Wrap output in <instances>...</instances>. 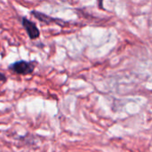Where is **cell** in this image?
Instances as JSON below:
<instances>
[{
  "label": "cell",
  "instance_id": "obj_1",
  "mask_svg": "<svg viewBox=\"0 0 152 152\" xmlns=\"http://www.w3.org/2000/svg\"><path fill=\"white\" fill-rule=\"evenodd\" d=\"M36 66H37V61H27L21 60V61H18L12 63L9 66V69L18 75L26 76V75H29L33 73Z\"/></svg>",
  "mask_w": 152,
  "mask_h": 152
},
{
  "label": "cell",
  "instance_id": "obj_2",
  "mask_svg": "<svg viewBox=\"0 0 152 152\" xmlns=\"http://www.w3.org/2000/svg\"><path fill=\"white\" fill-rule=\"evenodd\" d=\"M21 24H22L25 31L27 32V34L30 39L33 40V39H37L39 37L40 31H39V29L37 27L35 22L31 21L30 20H28L25 17H22L21 18Z\"/></svg>",
  "mask_w": 152,
  "mask_h": 152
},
{
  "label": "cell",
  "instance_id": "obj_3",
  "mask_svg": "<svg viewBox=\"0 0 152 152\" xmlns=\"http://www.w3.org/2000/svg\"><path fill=\"white\" fill-rule=\"evenodd\" d=\"M31 14L35 18H37L38 20H40L41 22H44V23H46V24L55 23V24H58L60 26H63L65 24V22L62 20L53 18V17H51L49 15H46L45 13H43V12H37V11H32Z\"/></svg>",
  "mask_w": 152,
  "mask_h": 152
},
{
  "label": "cell",
  "instance_id": "obj_4",
  "mask_svg": "<svg viewBox=\"0 0 152 152\" xmlns=\"http://www.w3.org/2000/svg\"><path fill=\"white\" fill-rule=\"evenodd\" d=\"M5 80H6V77H5V75H4V73L0 72V81H3V82H4Z\"/></svg>",
  "mask_w": 152,
  "mask_h": 152
}]
</instances>
